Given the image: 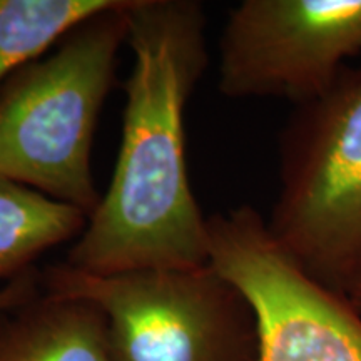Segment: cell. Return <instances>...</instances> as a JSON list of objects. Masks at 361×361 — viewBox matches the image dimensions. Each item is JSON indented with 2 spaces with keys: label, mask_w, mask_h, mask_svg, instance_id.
<instances>
[{
  "label": "cell",
  "mask_w": 361,
  "mask_h": 361,
  "mask_svg": "<svg viewBox=\"0 0 361 361\" xmlns=\"http://www.w3.org/2000/svg\"><path fill=\"white\" fill-rule=\"evenodd\" d=\"M123 137L109 188L66 264L92 274L209 264V226L188 173L184 116L206 72V16L194 0H133Z\"/></svg>",
  "instance_id": "1"
},
{
  "label": "cell",
  "mask_w": 361,
  "mask_h": 361,
  "mask_svg": "<svg viewBox=\"0 0 361 361\" xmlns=\"http://www.w3.org/2000/svg\"><path fill=\"white\" fill-rule=\"evenodd\" d=\"M85 20L0 87V176L90 216L92 146L128 40V8Z\"/></svg>",
  "instance_id": "2"
},
{
  "label": "cell",
  "mask_w": 361,
  "mask_h": 361,
  "mask_svg": "<svg viewBox=\"0 0 361 361\" xmlns=\"http://www.w3.org/2000/svg\"><path fill=\"white\" fill-rule=\"evenodd\" d=\"M271 236L306 273L341 291L361 258V62L296 107L279 144Z\"/></svg>",
  "instance_id": "3"
},
{
  "label": "cell",
  "mask_w": 361,
  "mask_h": 361,
  "mask_svg": "<svg viewBox=\"0 0 361 361\" xmlns=\"http://www.w3.org/2000/svg\"><path fill=\"white\" fill-rule=\"evenodd\" d=\"M52 295L78 298L107 322L112 361H256L251 306L213 264L92 274L66 263L42 274Z\"/></svg>",
  "instance_id": "4"
},
{
  "label": "cell",
  "mask_w": 361,
  "mask_h": 361,
  "mask_svg": "<svg viewBox=\"0 0 361 361\" xmlns=\"http://www.w3.org/2000/svg\"><path fill=\"white\" fill-rule=\"evenodd\" d=\"M209 263L251 306L256 361H361V314L301 268L255 207L207 218Z\"/></svg>",
  "instance_id": "5"
},
{
  "label": "cell",
  "mask_w": 361,
  "mask_h": 361,
  "mask_svg": "<svg viewBox=\"0 0 361 361\" xmlns=\"http://www.w3.org/2000/svg\"><path fill=\"white\" fill-rule=\"evenodd\" d=\"M361 56V0H245L219 39L218 89L305 106Z\"/></svg>",
  "instance_id": "6"
},
{
  "label": "cell",
  "mask_w": 361,
  "mask_h": 361,
  "mask_svg": "<svg viewBox=\"0 0 361 361\" xmlns=\"http://www.w3.org/2000/svg\"><path fill=\"white\" fill-rule=\"evenodd\" d=\"M0 361H112L96 306L42 291L0 311Z\"/></svg>",
  "instance_id": "7"
},
{
  "label": "cell",
  "mask_w": 361,
  "mask_h": 361,
  "mask_svg": "<svg viewBox=\"0 0 361 361\" xmlns=\"http://www.w3.org/2000/svg\"><path fill=\"white\" fill-rule=\"evenodd\" d=\"M89 216L24 184L0 176V281L34 268V261L78 239Z\"/></svg>",
  "instance_id": "8"
},
{
  "label": "cell",
  "mask_w": 361,
  "mask_h": 361,
  "mask_svg": "<svg viewBox=\"0 0 361 361\" xmlns=\"http://www.w3.org/2000/svg\"><path fill=\"white\" fill-rule=\"evenodd\" d=\"M126 0H0V87L71 30Z\"/></svg>",
  "instance_id": "9"
},
{
  "label": "cell",
  "mask_w": 361,
  "mask_h": 361,
  "mask_svg": "<svg viewBox=\"0 0 361 361\" xmlns=\"http://www.w3.org/2000/svg\"><path fill=\"white\" fill-rule=\"evenodd\" d=\"M42 291V274L35 268L25 271L20 276L11 279L0 286V311L11 310L32 300Z\"/></svg>",
  "instance_id": "10"
},
{
  "label": "cell",
  "mask_w": 361,
  "mask_h": 361,
  "mask_svg": "<svg viewBox=\"0 0 361 361\" xmlns=\"http://www.w3.org/2000/svg\"><path fill=\"white\" fill-rule=\"evenodd\" d=\"M341 295L350 301L351 306L361 314V258L355 264L353 271L350 273L348 279L341 288Z\"/></svg>",
  "instance_id": "11"
}]
</instances>
